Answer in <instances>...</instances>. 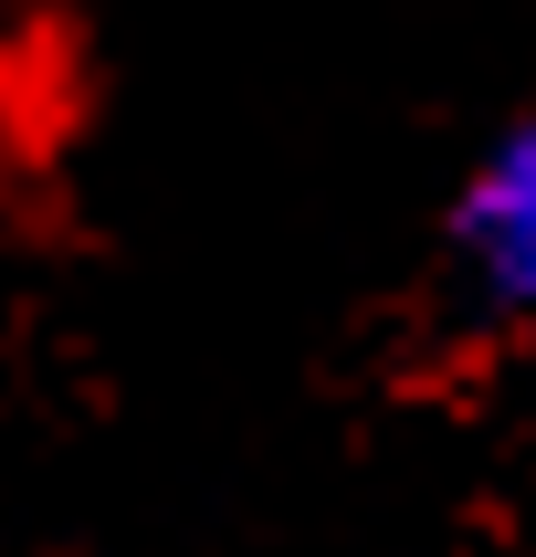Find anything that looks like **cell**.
Masks as SVG:
<instances>
[{"label":"cell","instance_id":"1","mask_svg":"<svg viewBox=\"0 0 536 557\" xmlns=\"http://www.w3.org/2000/svg\"><path fill=\"white\" fill-rule=\"evenodd\" d=\"M432 295L484 347H536V95L463 148L432 211Z\"/></svg>","mask_w":536,"mask_h":557}]
</instances>
